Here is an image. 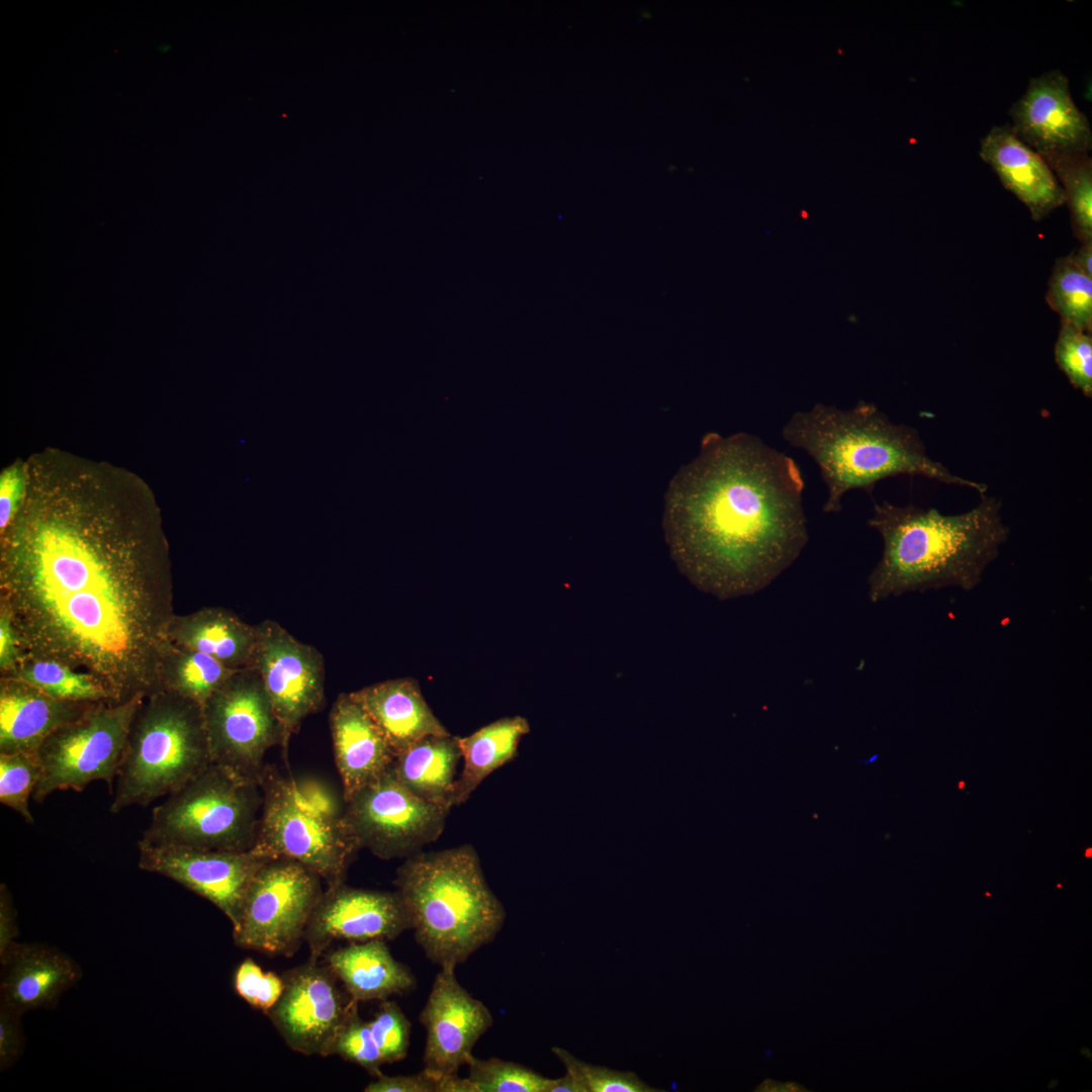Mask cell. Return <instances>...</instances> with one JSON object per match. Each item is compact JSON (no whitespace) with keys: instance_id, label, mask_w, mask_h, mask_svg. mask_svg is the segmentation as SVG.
<instances>
[{"instance_id":"8","label":"cell","mask_w":1092,"mask_h":1092,"mask_svg":"<svg viewBox=\"0 0 1092 1092\" xmlns=\"http://www.w3.org/2000/svg\"><path fill=\"white\" fill-rule=\"evenodd\" d=\"M259 784L211 762L153 808L138 844L251 850L262 811Z\"/></svg>"},{"instance_id":"6","label":"cell","mask_w":1092,"mask_h":1092,"mask_svg":"<svg viewBox=\"0 0 1092 1092\" xmlns=\"http://www.w3.org/2000/svg\"><path fill=\"white\" fill-rule=\"evenodd\" d=\"M147 698L115 778L113 814L168 796L212 762L202 705L167 690Z\"/></svg>"},{"instance_id":"27","label":"cell","mask_w":1092,"mask_h":1092,"mask_svg":"<svg viewBox=\"0 0 1092 1092\" xmlns=\"http://www.w3.org/2000/svg\"><path fill=\"white\" fill-rule=\"evenodd\" d=\"M529 730L525 718L514 716L491 722L468 736H457L463 768L455 785L454 806L465 803L491 772L517 755Z\"/></svg>"},{"instance_id":"17","label":"cell","mask_w":1092,"mask_h":1092,"mask_svg":"<svg viewBox=\"0 0 1092 1092\" xmlns=\"http://www.w3.org/2000/svg\"><path fill=\"white\" fill-rule=\"evenodd\" d=\"M1009 115L1013 133L1044 161L1091 150L1089 121L1075 104L1069 80L1060 70L1031 78Z\"/></svg>"},{"instance_id":"47","label":"cell","mask_w":1092,"mask_h":1092,"mask_svg":"<svg viewBox=\"0 0 1092 1092\" xmlns=\"http://www.w3.org/2000/svg\"><path fill=\"white\" fill-rule=\"evenodd\" d=\"M548 1092H581L575 1081L566 1073L563 1077L552 1079Z\"/></svg>"},{"instance_id":"43","label":"cell","mask_w":1092,"mask_h":1092,"mask_svg":"<svg viewBox=\"0 0 1092 1092\" xmlns=\"http://www.w3.org/2000/svg\"><path fill=\"white\" fill-rule=\"evenodd\" d=\"M18 640L9 616L1 611L0 616V665L12 668L18 659Z\"/></svg>"},{"instance_id":"28","label":"cell","mask_w":1092,"mask_h":1092,"mask_svg":"<svg viewBox=\"0 0 1092 1092\" xmlns=\"http://www.w3.org/2000/svg\"><path fill=\"white\" fill-rule=\"evenodd\" d=\"M235 671L203 652L171 642L163 666V690L200 705Z\"/></svg>"},{"instance_id":"16","label":"cell","mask_w":1092,"mask_h":1092,"mask_svg":"<svg viewBox=\"0 0 1092 1092\" xmlns=\"http://www.w3.org/2000/svg\"><path fill=\"white\" fill-rule=\"evenodd\" d=\"M411 929L405 906L395 892L328 887L304 931L311 961H317L334 940L364 942L391 940Z\"/></svg>"},{"instance_id":"12","label":"cell","mask_w":1092,"mask_h":1092,"mask_svg":"<svg viewBox=\"0 0 1092 1092\" xmlns=\"http://www.w3.org/2000/svg\"><path fill=\"white\" fill-rule=\"evenodd\" d=\"M344 802L343 819L358 848L381 859L421 852L440 837L450 812L407 790L391 766Z\"/></svg>"},{"instance_id":"3","label":"cell","mask_w":1092,"mask_h":1092,"mask_svg":"<svg viewBox=\"0 0 1092 1092\" xmlns=\"http://www.w3.org/2000/svg\"><path fill=\"white\" fill-rule=\"evenodd\" d=\"M980 495L976 507L956 515L912 504L875 503L868 524L881 535L883 553L868 578L870 601L945 587L976 588L1010 535L1002 502Z\"/></svg>"},{"instance_id":"10","label":"cell","mask_w":1092,"mask_h":1092,"mask_svg":"<svg viewBox=\"0 0 1092 1092\" xmlns=\"http://www.w3.org/2000/svg\"><path fill=\"white\" fill-rule=\"evenodd\" d=\"M302 863L273 857L254 876L233 926L235 943L268 954L292 956L324 891Z\"/></svg>"},{"instance_id":"35","label":"cell","mask_w":1092,"mask_h":1092,"mask_svg":"<svg viewBox=\"0 0 1092 1092\" xmlns=\"http://www.w3.org/2000/svg\"><path fill=\"white\" fill-rule=\"evenodd\" d=\"M1055 360L1071 384L1085 396L1092 395L1091 333L1063 324L1055 345Z\"/></svg>"},{"instance_id":"21","label":"cell","mask_w":1092,"mask_h":1092,"mask_svg":"<svg viewBox=\"0 0 1092 1092\" xmlns=\"http://www.w3.org/2000/svg\"><path fill=\"white\" fill-rule=\"evenodd\" d=\"M979 155L1013 193L1040 220L1065 203L1063 189L1045 161L1023 144L1009 123L996 125L981 141Z\"/></svg>"},{"instance_id":"20","label":"cell","mask_w":1092,"mask_h":1092,"mask_svg":"<svg viewBox=\"0 0 1092 1092\" xmlns=\"http://www.w3.org/2000/svg\"><path fill=\"white\" fill-rule=\"evenodd\" d=\"M330 730L343 799L379 778L393 763L395 753L385 736L352 693L334 702Z\"/></svg>"},{"instance_id":"24","label":"cell","mask_w":1092,"mask_h":1092,"mask_svg":"<svg viewBox=\"0 0 1092 1092\" xmlns=\"http://www.w3.org/2000/svg\"><path fill=\"white\" fill-rule=\"evenodd\" d=\"M382 939L351 942L326 954V963L356 1002L385 1000L413 989L416 980Z\"/></svg>"},{"instance_id":"11","label":"cell","mask_w":1092,"mask_h":1092,"mask_svg":"<svg viewBox=\"0 0 1092 1092\" xmlns=\"http://www.w3.org/2000/svg\"><path fill=\"white\" fill-rule=\"evenodd\" d=\"M211 761L260 785L264 757L282 745L281 725L258 671H235L203 705Z\"/></svg>"},{"instance_id":"18","label":"cell","mask_w":1092,"mask_h":1092,"mask_svg":"<svg viewBox=\"0 0 1092 1092\" xmlns=\"http://www.w3.org/2000/svg\"><path fill=\"white\" fill-rule=\"evenodd\" d=\"M455 967H441L420 1013L427 1033L424 1070L456 1075L493 1023L489 1009L458 982Z\"/></svg>"},{"instance_id":"44","label":"cell","mask_w":1092,"mask_h":1092,"mask_svg":"<svg viewBox=\"0 0 1092 1092\" xmlns=\"http://www.w3.org/2000/svg\"><path fill=\"white\" fill-rule=\"evenodd\" d=\"M428 1072V1071H427ZM430 1073V1072H429ZM434 1075L437 1082V1092H476L468 1078L456 1075Z\"/></svg>"},{"instance_id":"7","label":"cell","mask_w":1092,"mask_h":1092,"mask_svg":"<svg viewBox=\"0 0 1092 1092\" xmlns=\"http://www.w3.org/2000/svg\"><path fill=\"white\" fill-rule=\"evenodd\" d=\"M257 838L252 850L265 857L296 860L328 887L344 883L359 849L333 795L313 783H299L266 765Z\"/></svg>"},{"instance_id":"42","label":"cell","mask_w":1092,"mask_h":1092,"mask_svg":"<svg viewBox=\"0 0 1092 1092\" xmlns=\"http://www.w3.org/2000/svg\"><path fill=\"white\" fill-rule=\"evenodd\" d=\"M18 935L16 910L7 886H0V957L16 942Z\"/></svg>"},{"instance_id":"36","label":"cell","mask_w":1092,"mask_h":1092,"mask_svg":"<svg viewBox=\"0 0 1092 1092\" xmlns=\"http://www.w3.org/2000/svg\"><path fill=\"white\" fill-rule=\"evenodd\" d=\"M333 1055L362 1067L375 1078L382 1074L381 1066L384 1062L368 1021L363 1020L358 1013V1003L352 1008L335 1037Z\"/></svg>"},{"instance_id":"5","label":"cell","mask_w":1092,"mask_h":1092,"mask_svg":"<svg viewBox=\"0 0 1092 1092\" xmlns=\"http://www.w3.org/2000/svg\"><path fill=\"white\" fill-rule=\"evenodd\" d=\"M394 884L417 943L440 967L464 963L505 922V908L472 845L412 855L397 869Z\"/></svg>"},{"instance_id":"2","label":"cell","mask_w":1092,"mask_h":1092,"mask_svg":"<svg viewBox=\"0 0 1092 1092\" xmlns=\"http://www.w3.org/2000/svg\"><path fill=\"white\" fill-rule=\"evenodd\" d=\"M797 462L755 435H705L671 480L664 531L679 569L720 599L756 593L808 541Z\"/></svg>"},{"instance_id":"4","label":"cell","mask_w":1092,"mask_h":1092,"mask_svg":"<svg viewBox=\"0 0 1092 1092\" xmlns=\"http://www.w3.org/2000/svg\"><path fill=\"white\" fill-rule=\"evenodd\" d=\"M782 435L817 464L827 488L825 513L840 512L847 491L872 493L877 482L898 475L923 476L980 494L988 489L932 459L917 429L892 422L872 402L859 400L849 410L816 403L793 414Z\"/></svg>"},{"instance_id":"19","label":"cell","mask_w":1092,"mask_h":1092,"mask_svg":"<svg viewBox=\"0 0 1092 1092\" xmlns=\"http://www.w3.org/2000/svg\"><path fill=\"white\" fill-rule=\"evenodd\" d=\"M0 1002L22 1015L53 1008L81 978L78 964L41 943H13L0 957Z\"/></svg>"},{"instance_id":"14","label":"cell","mask_w":1092,"mask_h":1092,"mask_svg":"<svg viewBox=\"0 0 1092 1092\" xmlns=\"http://www.w3.org/2000/svg\"><path fill=\"white\" fill-rule=\"evenodd\" d=\"M283 992L267 1014L287 1045L305 1056H332L335 1037L358 1003L344 994L328 966L309 960L284 976Z\"/></svg>"},{"instance_id":"46","label":"cell","mask_w":1092,"mask_h":1092,"mask_svg":"<svg viewBox=\"0 0 1092 1092\" xmlns=\"http://www.w3.org/2000/svg\"><path fill=\"white\" fill-rule=\"evenodd\" d=\"M760 1092H799L806 1091L802 1085L797 1082H784L779 1083L774 1080L765 1079L755 1089Z\"/></svg>"},{"instance_id":"49","label":"cell","mask_w":1092,"mask_h":1092,"mask_svg":"<svg viewBox=\"0 0 1092 1092\" xmlns=\"http://www.w3.org/2000/svg\"><path fill=\"white\" fill-rule=\"evenodd\" d=\"M965 786H966V783H965L964 781H960V782L958 783V788H959L960 790H964Z\"/></svg>"},{"instance_id":"31","label":"cell","mask_w":1092,"mask_h":1092,"mask_svg":"<svg viewBox=\"0 0 1092 1092\" xmlns=\"http://www.w3.org/2000/svg\"><path fill=\"white\" fill-rule=\"evenodd\" d=\"M1060 183L1075 234L1083 243L1092 242V161L1089 154H1077L1045 161Z\"/></svg>"},{"instance_id":"32","label":"cell","mask_w":1092,"mask_h":1092,"mask_svg":"<svg viewBox=\"0 0 1092 1092\" xmlns=\"http://www.w3.org/2000/svg\"><path fill=\"white\" fill-rule=\"evenodd\" d=\"M468 1079L476 1092H548L552 1079L514 1062L497 1058L467 1062Z\"/></svg>"},{"instance_id":"40","label":"cell","mask_w":1092,"mask_h":1092,"mask_svg":"<svg viewBox=\"0 0 1092 1092\" xmlns=\"http://www.w3.org/2000/svg\"><path fill=\"white\" fill-rule=\"evenodd\" d=\"M365 1092H437L434 1075L423 1070L414 1075L386 1076L381 1074L370 1082Z\"/></svg>"},{"instance_id":"38","label":"cell","mask_w":1092,"mask_h":1092,"mask_svg":"<svg viewBox=\"0 0 1092 1092\" xmlns=\"http://www.w3.org/2000/svg\"><path fill=\"white\" fill-rule=\"evenodd\" d=\"M234 988L248 1004L268 1014L283 992L284 980L275 973L264 972L253 960L246 959L235 972Z\"/></svg>"},{"instance_id":"34","label":"cell","mask_w":1092,"mask_h":1092,"mask_svg":"<svg viewBox=\"0 0 1092 1092\" xmlns=\"http://www.w3.org/2000/svg\"><path fill=\"white\" fill-rule=\"evenodd\" d=\"M552 1053L560 1060L566 1073L575 1081L581 1092H654L632 1072H620L601 1066L586 1064L569 1052L554 1046Z\"/></svg>"},{"instance_id":"39","label":"cell","mask_w":1092,"mask_h":1092,"mask_svg":"<svg viewBox=\"0 0 1092 1092\" xmlns=\"http://www.w3.org/2000/svg\"><path fill=\"white\" fill-rule=\"evenodd\" d=\"M22 1014L0 1002V1070L15 1064L24 1046Z\"/></svg>"},{"instance_id":"41","label":"cell","mask_w":1092,"mask_h":1092,"mask_svg":"<svg viewBox=\"0 0 1092 1092\" xmlns=\"http://www.w3.org/2000/svg\"><path fill=\"white\" fill-rule=\"evenodd\" d=\"M22 487V478L17 470L5 471L0 480V527L5 530L14 515Z\"/></svg>"},{"instance_id":"25","label":"cell","mask_w":1092,"mask_h":1092,"mask_svg":"<svg viewBox=\"0 0 1092 1092\" xmlns=\"http://www.w3.org/2000/svg\"><path fill=\"white\" fill-rule=\"evenodd\" d=\"M169 636L172 643L210 655L230 669L253 665L255 625L230 611L206 608L187 616H175Z\"/></svg>"},{"instance_id":"23","label":"cell","mask_w":1092,"mask_h":1092,"mask_svg":"<svg viewBox=\"0 0 1092 1092\" xmlns=\"http://www.w3.org/2000/svg\"><path fill=\"white\" fill-rule=\"evenodd\" d=\"M352 694L381 730L395 756L427 736L450 734L413 678L388 679Z\"/></svg>"},{"instance_id":"50","label":"cell","mask_w":1092,"mask_h":1092,"mask_svg":"<svg viewBox=\"0 0 1092 1092\" xmlns=\"http://www.w3.org/2000/svg\"><path fill=\"white\" fill-rule=\"evenodd\" d=\"M1091 850H1092V849H1091V847H1089L1088 849H1086V852H1085V856H1086V857H1088V856L1090 857V856H1091Z\"/></svg>"},{"instance_id":"26","label":"cell","mask_w":1092,"mask_h":1092,"mask_svg":"<svg viewBox=\"0 0 1092 1092\" xmlns=\"http://www.w3.org/2000/svg\"><path fill=\"white\" fill-rule=\"evenodd\" d=\"M460 758L457 736L432 735L399 752L391 769L412 793L451 810Z\"/></svg>"},{"instance_id":"45","label":"cell","mask_w":1092,"mask_h":1092,"mask_svg":"<svg viewBox=\"0 0 1092 1092\" xmlns=\"http://www.w3.org/2000/svg\"><path fill=\"white\" fill-rule=\"evenodd\" d=\"M1069 258L1081 271L1092 277V242L1083 243Z\"/></svg>"},{"instance_id":"9","label":"cell","mask_w":1092,"mask_h":1092,"mask_svg":"<svg viewBox=\"0 0 1092 1092\" xmlns=\"http://www.w3.org/2000/svg\"><path fill=\"white\" fill-rule=\"evenodd\" d=\"M144 699L98 703L50 734L37 750L41 776L33 801L41 803L57 791L82 792L95 781H104L112 793L130 725Z\"/></svg>"},{"instance_id":"13","label":"cell","mask_w":1092,"mask_h":1092,"mask_svg":"<svg viewBox=\"0 0 1092 1092\" xmlns=\"http://www.w3.org/2000/svg\"><path fill=\"white\" fill-rule=\"evenodd\" d=\"M255 628L252 667L260 674L281 725L286 755L302 721L324 706L325 660L314 646L299 641L276 621L264 620Z\"/></svg>"},{"instance_id":"1","label":"cell","mask_w":1092,"mask_h":1092,"mask_svg":"<svg viewBox=\"0 0 1092 1092\" xmlns=\"http://www.w3.org/2000/svg\"><path fill=\"white\" fill-rule=\"evenodd\" d=\"M89 533L57 520L29 526L3 575L2 611L27 658L85 671L112 704L149 697L163 690L170 580Z\"/></svg>"},{"instance_id":"33","label":"cell","mask_w":1092,"mask_h":1092,"mask_svg":"<svg viewBox=\"0 0 1092 1092\" xmlns=\"http://www.w3.org/2000/svg\"><path fill=\"white\" fill-rule=\"evenodd\" d=\"M41 776L37 755L26 753H0V802L25 822L32 824L34 818L29 809V798Z\"/></svg>"},{"instance_id":"30","label":"cell","mask_w":1092,"mask_h":1092,"mask_svg":"<svg viewBox=\"0 0 1092 1092\" xmlns=\"http://www.w3.org/2000/svg\"><path fill=\"white\" fill-rule=\"evenodd\" d=\"M1046 300L1063 324L1091 333L1092 277L1081 271L1069 256L1055 265Z\"/></svg>"},{"instance_id":"37","label":"cell","mask_w":1092,"mask_h":1092,"mask_svg":"<svg viewBox=\"0 0 1092 1092\" xmlns=\"http://www.w3.org/2000/svg\"><path fill=\"white\" fill-rule=\"evenodd\" d=\"M368 1023L384 1064H392L406 1057L411 1022L394 1001L382 1000Z\"/></svg>"},{"instance_id":"22","label":"cell","mask_w":1092,"mask_h":1092,"mask_svg":"<svg viewBox=\"0 0 1092 1092\" xmlns=\"http://www.w3.org/2000/svg\"><path fill=\"white\" fill-rule=\"evenodd\" d=\"M96 704L58 700L24 682L5 680L0 691V753L37 755L50 734Z\"/></svg>"},{"instance_id":"48","label":"cell","mask_w":1092,"mask_h":1092,"mask_svg":"<svg viewBox=\"0 0 1092 1092\" xmlns=\"http://www.w3.org/2000/svg\"><path fill=\"white\" fill-rule=\"evenodd\" d=\"M878 757H879V755H878V754H874V755H873L872 757H870L869 759H867V760H860L859 762H860V763H862V764H869V763L875 762V761H876V760L878 759Z\"/></svg>"},{"instance_id":"29","label":"cell","mask_w":1092,"mask_h":1092,"mask_svg":"<svg viewBox=\"0 0 1092 1092\" xmlns=\"http://www.w3.org/2000/svg\"><path fill=\"white\" fill-rule=\"evenodd\" d=\"M12 679L58 700L112 704L104 688L92 675L52 659L27 658Z\"/></svg>"},{"instance_id":"15","label":"cell","mask_w":1092,"mask_h":1092,"mask_svg":"<svg viewBox=\"0 0 1092 1092\" xmlns=\"http://www.w3.org/2000/svg\"><path fill=\"white\" fill-rule=\"evenodd\" d=\"M139 868L182 885L218 908L234 924L247 890L270 857L251 850L138 844Z\"/></svg>"}]
</instances>
